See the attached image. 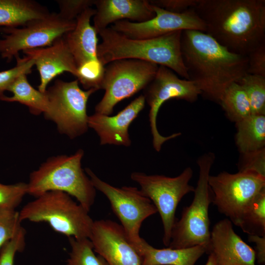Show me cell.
I'll return each mask as SVG.
<instances>
[{
	"label": "cell",
	"instance_id": "24",
	"mask_svg": "<svg viewBox=\"0 0 265 265\" xmlns=\"http://www.w3.org/2000/svg\"><path fill=\"white\" fill-rule=\"evenodd\" d=\"M26 74L20 76L10 86L8 91L13 93L11 97L4 95L0 100L8 102H18L28 107L34 115L44 113L48 109V98L46 92L42 93L33 87L28 82Z\"/></svg>",
	"mask_w": 265,
	"mask_h": 265
},
{
	"label": "cell",
	"instance_id": "15",
	"mask_svg": "<svg viewBox=\"0 0 265 265\" xmlns=\"http://www.w3.org/2000/svg\"><path fill=\"white\" fill-rule=\"evenodd\" d=\"M89 239L94 251L108 265H142L140 256L127 239L122 226L114 221H94Z\"/></svg>",
	"mask_w": 265,
	"mask_h": 265
},
{
	"label": "cell",
	"instance_id": "26",
	"mask_svg": "<svg viewBox=\"0 0 265 265\" xmlns=\"http://www.w3.org/2000/svg\"><path fill=\"white\" fill-rule=\"evenodd\" d=\"M238 226L248 235L265 236V188L246 208Z\"/></svg>",
	"mask_w": 265,
	"mask_h": 265
},
{
	"label": "cell",
	"instance_id": "11",
	"mask_svg": "<svg viewBox=\"0 0 265 265\" xmlns=\"http://www.w3.org/2000/svg\"><path fill=\"white\" fill-rule=\"evenodd\" d=\"M208 184L212 202L220 212L238 226L246 208L265 188V178L248 172L222 171L210 175Z\"/></svg>",
	"mask_w": 265,
	"mask_h": 265
},
{
	"label": "cell",
	"instance_id": "21",
	"mask_svg": "<svg viewBox=\"0 0 265 265\" xmlns=\"http://www.w3.org/2000/svg\"><path fill=\"white\" fill-rule=\"evenodd\" d=\"M135 250L141 258L142 265H194L207 252L203 245L181 249L156 248L144 239Z\"/></svg>",
	"mask_w": 265,
	"mask_h": 265
},
{
	"label": "cell",
	"instance_id": "27",
	"mask_svg": "<svg viewBox=\"0 0 265 265\" xmlns=\"http://www.w3.org/2000/svg\"><path fill=\"white\" fill-rule=\"evenodd\" d=\"M71 251L67 265H108L101 256L95 254L93 245L88 238H69Z\"/></svg>",
	"mask_w": 265,
	"mask_h": 265
},
{
	"label": "cell",
	"instance_id": "4",
	"mask_svg": "<svg viewBox=\"0 0 265 265\" xmlns=\"http://www.w3.org/2000/svg\"><path fill=\"white\" fill-rule=\"evenodd\" d=\"M82 149L74 154L50 158L31 172L28 194L34 197L49 191H60L74 197L89 212L96 197V189L81 167Z\"/></svg>",
	"mask_w": 265,
	"mask_h": 265
},
{
	"label": "cell",
	"instance_id": "34",
	"mask_svg": "<svg viewBox=\"0 0 265 265\" xmlns=\"http://www.w3.org/2000/svg\"><path fill=\"white\" fill-rule=\"evenodd\" d=\"M26 230L23 228L0 249V265H14L16 253L21 252L25 246Z\"/></svg>",
	"mask_w": 265,
	"mask_h": 265
},
{
	"label": "cell",
	"instance_id": "39",
	"mask_svg": "<svg viewBox=\"0 0 265 265\" xmlns=\"http://www.w3.org/2000/svg\"><path fill=\"white\" fill-rule=\"evenodd\" d=\"M205 265H218L212 254H209L208 260Z\"/></svg>",
	"mask_w": 265,
	"mask_h": 265
},
{
	"label": "cell",
	"instance_id": "17",
	"mask_svg": "<svg viewBox=\"0 0 265 265\" xmlns=\"http://www.w3.org/2000/svg\"><path fill=\"white\" fill-rule=\"evenodd\" d=\"M141 95L115 115L110 116L95 113L88 116V127L97 133L101 145L110 144L128 147L131 144L129 128L145 106Z\"/></svg>",
	"mask_w": 265,
	"mask_h": 265
},
{
	"label": "cell",
	"instance_id": "28",
	"mask_svg": "<svg viewBox=\"0 0 265 265\" xmlns=\"http://www.w3.org/2000/svg\"><path fill=\"white\" fill-rule=\"evenodd\" d=\"M238 83L248 97L252 114L265 115V77L246 74Z\"/></svg>",
	"mask_w": 265,
	"mask_h": 265
},
{
	"label": "cell",
	"instance_id": "35",
	"mask_svg": "<svg viewBox=\"0 0 265 265\" xmlns=\"http://www.w3.org/2000/svg\"><path fill=\"white\" fill-rule=\"evenodd\" d=\"M95 0H57L58 13L64 19L75 21L78 16L94 4Z\"/></svg>",
	"mask_w": 265,
	"mask_h": 265
},
{
	"label": "cell",
	"instance_id": "6",
	"mask_svg": "<svg viewBox=\"0 0 265 265\" xmlns=\"http://www.w3.org/2000/svg\"><path fill=\"white\" fill-rule=\"evenodd\" d=\"M215 159L214 154L211 152L197 159L199 177L194 198L191 203L184 208L180 219L175 221L168 247L181 249L203 245L208 249L211 234L209 208L212 203L208 180Z\"/></svg>",
	"mask_w": 265,
	"mask_h": 265
},
{
	"label": "cell",
	"instance_id": "36",
	"mask_svg": "<svg viewBox=\"0 0 265 265\" xmlns=\"http://www.w3.org/2000/svg\"><path fill=\"white\" fill-rule=\"evenodd\" d=\"M247 56V74L265 77V43L252 51Z\"/></svg>",
	"mask_w": 265,
	"mask_h": 265
},
{
	"label": "cell",
	"instance_id": "22",
	"mask_svg": "<svg viewBox=\"0 0 265 265\" xmlns=\"http://www.w3.org/2000/svg\"><path fill=\"white\" fill-rule=\"evenodd\" d=\"M48 9L32 0H0V26L18 27L48 16Z\"/></svg>",
	"mask_w": 265,
	"mask_h": 265
},
{
	"label": "cell",
	"instance_id": "18",
	"mask_svg": "<svg viewBox=\"0 0 265 265\" xmlns=\"http://www.w3.org/2000/svg\"><path fill=\"white\" fill-rule=\"evenodd\" d=\"M24 57L33 60L40 75L38 89L45 93L49 83L65 72L78 76V68L62 37L49 47L23 51Z\"/></svg>",
	"mask_w": 265,
	"mask_h": 265
},
{
	"label": "cell",
	"instance_id": "10",
	"mask_svg": "<svg viewBox=\"0 0 265 265\" xmlns=\"http://www.w3.org/2000/svg\"><path fill=\"white\" fill-rule=\"evenodd\" d=\"M85 170L95 188L108 200L127 239L135 249L143 239L139 235L141 225L146 218L158 212L156 207L137 187H115L100 179L90 168Z\"/></svg>",
	"mask_w": 265,
	"mask_h": 265
},
{
	"label": "cell",
	"instance_id": "13",
	"mask_svg": "<svg viewBox=\"0 0 265 265\" xmlns=\"http://www.w3.org/2000/svg\"><path fill=\"white\" fill-rule=\"evenodd\" d=\"M201 94V91L192 81L180 79L169 68L159 66L157 73L142 94L149 106V121L152 135L153 146L159 152L166 141L181 134L174 133L169 136L161 135L157 128V120L159 110L162 105L171 99L184 100L192 103Z\"/></svg>",
	"mask_w": 265,
	"mask_h": 265
},
{
	"label": "cell",
	"instance_id": "14",
	"mask_svg": "<svg viewBox=\"0 0 265 265\" xmlns=\"http://www.w3.org/2000/svg\"><path fill=\"white\" fill-rule=\"evenodd\" d=\"M152 5L155 13L152 19L142 23L119 21L110 27L129 38L137 39L156 38L178 30L206 31L204 23L193 7L176 13Z\"/></svg>",
	"mask_w": 265,
	"mask_h": 265
},
{
	"label": "cell",
	"instance_id": "32",
	"mask_svg": "<svg viewBox=\"0 0 265 265\" xmlns=\"http://www.w3.org/2000/svg\"><path fill=\"white\" fill-rule=\"evenodd\" d=\"M238 172L255 174L265 178V148L240 154Z\"/></svg>",
	"mask_w": 265,
	"mask_h": 265
},
{
	"label": "cell",
	"instance_id": "7",
	"mask_svg": "<svg viewBox=\"0 0 265 265\" xmlns=\"http://www.w3.org/2000/svg\"><path fill=\"white\" fill-rule=\"evenodd\" d=\"M159 65L138 59L113 61L105 66L101 89L105 94L95 113L110 115L120 102L144 89L155 77Z\"/></svg>",
	"mask_w": 265,
	"mask_h": 265
},
{
	"label": "cell",
	"instance_id": "5",
	"mask_svg": "<svg viewBox=\"0 0 265 265\" xmlns=\"http://www.w3.org/2000/svg\"><path fill=\"white\" fill-rule=\"evenodd\" d=\"M88 212L67 193L49 191L25 205L19 218L21 222H46L54 231L68 238H89L94 221Z\"/></svg>",
	"mask_w": 265,
	"mask_h": 265
},
{
	"label": "cell",
	"instance_id": "8",
	"mask_svg": "<svg viewBox=\"0 0 265 265\" xmlns=\"http://www.w3.org/2000/svg\"><path fill=\"white\" fill-rule=\"evenodd\" d=\"M96 91L82 90L77 80L69 82L56 80L46 91L49 106L45 117L53 121L59 132L71 139L82 135L88 128L87 103Z\"/></svg>",
	"mask_w": 265,
	"mask_h": 265
},
{
	"label": "cell",
	"instance_id": "23",
	"mask_svg": "<svg viewBox=\"0 0 265 265\" xmlns=\"http://www.w3.org/2000/svg\"><path fill=\"white\" fill-rule=\"evenodd\" d=\"M235 143L240 154L265 148V115L251 114L236 123Z\"/></svg>",
	"mask_w": 265,
	"mask_h": 265
},
{
	"label": "cell",
	"instance_id": "29",
	"mask_svg": "<svg viewBox=\"0 0 265 265\" xmlns=\"http://www.w3.org/2000/svg\"><path fill=\"white\" fill-rule=\"evenodd\" d=\"M105 66L99 60L85 63L78 68L77 80L85 90L101 89Z\"/></svg>",
	"mask_w": 265,
	"mask_h": 265
},
{
	"label": "cell",
	"instance_id": "3",
	"mask_svg": "<svg viewBox=\"0 0 265 265\" xmlns=\"http://www.w3.org/2000/svg\"><path fill=\"white\" fill-rule=\"evenodd\" d=\"M182 30L149 39H132L110 27L100 30L97 56L103 66L116 60H141L166 67L189 80L181 48Z\"/></svg>",
	"mask_w": 265,
	"mask_h": 265
},
{
	"label": "cell",
	"instance_id": "19",
	"mask_svg": "<svg viewBox=\"0 0 265 265\" xmlns=\"http://www.w3.org/2000/svg\"><path fill=\"white\" fill-rule=\"evenodd\" d=\"M93 26L97 33L111 24L126 19L142 23L155 16L148 0H95Z\"/></svg>",
	"mask_w": 265,
	"mask_h": 265
},
{
	"label": "cell",
	"instance_id": "20",
	"mask_svg": "<svg viewBox=\"0 0 265 265\" xmlns=\"http://www.w3.org/2000/svg\"><path fill=\"white\" fill-rule=\"evenodd\" d=\"M95 13V9L92 7L84 10L76 18L74 28L62 36L77 68L86 62L99 60L97 56L98 33L90 23Z\"/></svg>",
	"mask_w": 265,
	"mask_h": 265
},
{
	"label": "cell",
	"instance_id": "37",
	"mask_svg": "<svg viewBox=\"0 0 265 265\" xmlns=\"http://www.w3.org/2000/svg\"><path fill=\"white\" fill-rule=\"evenodd\" d=\"M198 0H150V3L168 11L180 13L193 7Z\"/></svg>",
	"mask_w": 265,
	"mask_h": 265
},
{
	"label": "cell",
	"instance_id": "31",
	"mask_svg": "<svg viewBox=\"0 0 265 265\" xmlns=\"http://www.w3.org/2000/svg\"><path fill=\"white\" fill-rule=\"evenodd\" d=\"M27 193V183L20 182L8 185L0 183V208L15 210Z\"/></svg>",
	"mask_w": 265,
	"mask_h": 265
},
{
	"label": "cell",
	"instance_id": "33",
	"mask_svg": "<svg viewBox=\"0 0 265 265\" xmlns=\"http://www.w3.org/2000/svg\"><path fill=\"white\" fill-rule=\"evenodd\" d=\"M16 65L8 70L0 72V96L4 95L3 92L7 90L10 86L21 75H27L31 72V68L34 65L33 60L19 55L15 57Z\"/></svg>",
	"mask_w": 265,
	"mask_h": 265
},
{
	"label": "cell",
	"instance_id": "9",
	"mask_svg": "<svg viewBox=\"0 0 265 265\" xmlns=\"http://www.w3.org/2000/svg\"><path fill=\"white\" fill-rule=\"evenodd\" d=\"M193 173L192 168L187 167L175 177L138 172L131 175V179L138 184L141 192L150 199L159 213L163 228L162 240L166 246L170 242L179 203L186 194L194 191L195 188L189 184Z\"/></svg>",
	"mask_w": 265,
	"mask_h": 265
},
{
	"label": "cell",
	"instance_id": "16",
	"mask_svg": "<svg viewBox=\"0 0 265 265\" xmlns=\"http://www.w3.org/2000/svg\"><path fill=\"white\" fill-rule=\"evenodd\" d=\"M232 224L224 219L214 225L207 252L218 265H255V250L235 233Z\"/></svg>",
	"mask_w": 265,
	"mask_h": 265
},
{
	"label": "cell",
	"instance_id": "25",
	"mask_svg": "<svg viewBox=\"0 0 265 265\" xmlns=\"http://www.w3.org/2000/svg\"><path fill=\"white\" fill-rule=\"evenodd\" d=\"M218 104L227 118L235 123L252 114L248 97L238 82H233L226 88Z\"/></svg>",
	"mask_w": 265,
	"mask_h": 265
},
{
	"label": "cell",
	"instance_id": "2",
	"mask_svg": "<svg viewBox=\"0 0 265 265\" xmlns=\"http://www.w3.org/2000/svg\"><path fill=\"white\" fill-rule=\"evenodd\" d=\"M193 8L205 32L233 53L247 56L265 43V0H198Z\"/></svg>",
	"mask_w": 265,
	"mask_h": 265
},
{
	"label": "cell",
	"instance_id": "12",
	"mask_svg": "<svg viewBox=\"0 0 265 265\" xmlns=\"http://www.w3.org/2000/svg\"><path fill=\"white\" fill-rule=\"evenodd\" d=\"M75 21L64 19L58 13L31 20L21 27H1L4 34L0 39V55L10 62L20 51L51 46L58 38L73 30Z\"/></svg>",
	"mask_w": 265,
	"mask_h": 265
},
{
	"label": "cell",
	"instance_id": "38",
	"mask_svg": "<svg viewBox=\"0 0 265 265\" xmlns=\"http://www.w3.org/2000/svg\"><path fill=\"white\" fill-rule=\"evenodd\" d=\"M248 240L255 244L256 259L261 265L265 264V236L248 235Z\"/></svg>",
	"mask_w": 265,
	"mask_h": 265
},
{
	"label": "cell",
	"instance_id": "30",
	"mask_svg": "<svg viewBox=\"0 0 265 265\" xmlns=\"http://www.w3.org/2000/svg\"><path fill=\"white\" fill-rule=\"evenodd\" d=\"M21 222L19 212L0 208V249L23 228Z\"/></svg>",
	"mask_w": 265,
	"mask_h": 265
},
{
	"label": "cell",
	"instance_id": "1",
	"mask_svg": "<svg viewBox=\"0 0 265 265\" xmlns=\"http://www.w3.org/2000/svg\"><path fill=\"white\" fill-rule=\"evenodd\" d=\"M181 48L189 80L218 104L226 88L247 74V56L230 51L205 32L182 31Z\"/></svg>",
	"mask_w": 265,
	"mask_h": 265
}]
</instances>
